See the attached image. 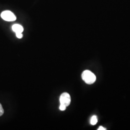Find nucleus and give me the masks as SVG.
Segmentation results:
<instances>
[{"instance_id": "1", "label": "nucleus", "mask_w": 130, "mask_h": 130, "mask_svg": "<svg viewBox=\"0 0 130 130\" xmlns=\"http://www.w3.org/2000/svg\"><path fill=\"white\" fill-rule=\"evenodd\" d=\"M82 77L85 83L88 84H93L96 79L95 75L88 70L84 71L82 74Z\"/></svg>"}, {"instance_id": "2", "label": "nucleus", "mask_w": 130, "mask_h": 130, "mask_svg": "<svg viewBox=\"0 0 130 130\" xmlns=\"http://www.w3.org/2000/svg\"><path fill=\"white\" fill-rule=\"evenodd\" d=\"M1 16L2 19L6 21H14L17 19L14 13L8 10L3 12Z\"/></svg>"}, {"instance_id": "3", "label": "nucleus", "mask_w": 130, "mask_h": 130, "mask_svg": "<svg viewBox=\"0 0 130 130\" xmlns=\"http://www.w3.org/2000/svg\"><path fill=\"white\" fill-rule=\"evenodd\" d=\"M60 104L68 107L70 104L71 98L69 93H63L60 95L59 98Z\"/></svg>"}, {"instance_id": "4", "label": "nucleus", "mask_w": 130, "mask_h": 130, "mask_svg": "<svg viewBox=\"0 0 130 130\" xmlns=\"http://www.w3.org/2000/svg\"><path fill=\"white\" fill-rule=\"evenodd\" d=\"M12 29L15 33H22L24 28L23 27L19 24H14L12 26Z\"/></svg>"}, {"instance_id": "5", "label": "nucleus", "mask_w": 130, "mask_h": 130, "mask_svg": "<svg viewBox=\"0 0 130 130\" xmlns=\"http://www.w3.org/2000/svg\"><path fill=\"white\" fill-rule=\"evenodd\" d=\"M98 118L96 116H93L91 119V121H90V123L92 125H95L97 122H98Z\"/></svg>"}, {"instance_id": "6", "label": "nucleus", "mask_w": 130, "mask_h": 130, "mask_svg": "<svg viewBox=\"0 0 130 130\" xmlns=\"http://www.w3.org/2000/svg\"><path fill=\"white\" fill-rule=\"evenodd\" d=\"M4 113V110L3 108V107L1 105V104L0 103V117L2 116Z\"/></svg>"}, {"instance_id": "7", "label": "nucleus", "mask_w": 130, "mask_h": 130, "mask_svg": "<svg viewBox=\"0 0 130 130\" xmlns=\"http://www.w3.org/2000/svg\"><path fill=\"white\" fill-rule=\"evenodd\" d=\"M66 107H67L65 106V105L60 104V107H59V109L61 111H64L66 109Z\"/></svg>"}, {"instance_id": "8", "label": "nucleus", "mask_w": 130, "mask_h": 130, "mask_svg": "<svg viewBox=\"0 0 130 130\" xmlns=\"http://www.w3.org/2000/svg\"><path fill=\"white\" fill-rule=\"evenodd\" d=\"M17 37L19 39H21L23 37V34L22 33H15Z\"/></svg>"}, {"instance_id": "9", "label": "nucleus", "mask_w": 130, "mask_h": 130, "mask_svg": "<svg viewBox=\"0 0 130 130\" xmlns=\"http://www.w3.org/2000/svg\"><path fill=\"white\" fill-rule=\"evenodd\" d=\"M106 129H105V128H104L102 126H100L99 127V128L98 129V130H106Z\"/></svg>"}]
</instances>
